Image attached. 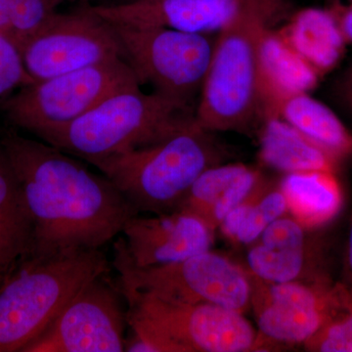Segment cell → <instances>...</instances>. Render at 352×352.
<instances>
[{
    "instance_id": "obj_1",
    "label": "cell",
    "mask_w": 352,
    "mask_h": 352,
    "mask_svg": "<svg viewBox=\"0 0 352 352\" xmlns=\"http://www.w3.org/2000/svg\"><path fill=\"white\" fill-rule=\"evenodd\" d=\"M0 149L34 221L32 256L101 249L138 214L105 175L92 173L54 146L9 127L0 131Z\"/></svg>"
},
{
    "instance_id": "obj_2",
    "label": "cell",
    "mask_w": 352,
    "mask_h": 352,
    "mask_svg": "<svg viewBox=\"0 0 352 352\" xmlns=\"http://www.w3.org/2000/svg\"><path fill=\"white\" fill-rule=\"evenodd\" d=\"M230 152L214 132L194 120L161 142L95 161L138 214L182 208L190 188L208 168L226 163Z\"/></svg>"
},
{
    "instance_id": "obj_3",
    "label": "cell",
    "mask_w": 352,
    "mask_h": 352,
    "mask_svg": "<svg viewBox=\"0 0 352 352\" xmlns=\"http://www.w3.org/2000/svg\"><path fill=\"white\" fill-rule=\"evenodd\" d=\"M109 271L101 249L21 261L0 281V352H22L88 282Z\"/></svg>"
},
{
    "instance_id": "obj_4",
    "label": "cell",
    "mask_w": 352,
    "mask_h": 352,
    "mask_svg": "<svg viewBox=\"0 0 352 352\" xmlns=\"http://www.w3.org/2000/svg\"><path fill=\"white\" fill-rule=\"evenodd\" d=\"M127 352H250L274 349L245 314L217 305L180 303L122 286Z\"/></svg>"
},
{
    "instance_id": "obj_5",
    "label": "cell",
    "mask_w": 352,
    "mask_h": 352,
    "mask_svg": "<svg viewBox=\"0 0 352 352\" xmlns=\"http://www.w3.org/2000/svg\"><path fill=\"white\" fill-rule=\"evenodd\" d=\"M195 112L156 92L129 88L39 138L91 164L161 142L192 124Z\"/></svg>"
},
{
    "instance_id": "obj_6",
    "label": "cell",
    "mask_w": 352,
    "mask_h": 352,
    "mask_svg": "<svg viewBox=\"0 0 352 352\" xmlns=\"http://www.w3.org/2000/svg\"><path fill=\"white\" fill-rule=\"evenodd\" d=\"M284 20L254 15L217 34L196 106L195 122L206 131L256 135L263 122L258 87V51L266 30Z\"/></svg>"
},
{
    "instance_id": "obj_7",
    "label": "cell",
    "mask_w": 352,
    "mask_h": 352,
    "mask_svg": "<svg viewBox=\"0 0 352 352\" xmlns=\"http://www.w3.org/2000/svg\"><path fill=\"white\" fill-rule=\"evenodd\" d=\"M110 25L139 85L196 110L217 34L161 25Z\"/></svg>"
},
{
    "instance_id": "obj_8",
    "label": "cell",
    "mask_w": 352,
    "mask_h": 352,
    "mask_svg": "<svg viewBox=\"0 0 352 352\" xmlns=\"http://www.w3.org/2000/svg\"><path fill=\"white\" fill-rule=\"evenodd\" d=\"M140 87L124 58L38 80L0 103L11 126L41 138L82 117L111 95Z\"/></svg>"
},
{
    "instance_id": "obj_9",
    "label": "cell",
    "mask_w": 352,
    "mask_h": 352,
    "mask_svg": "<svg viewBox=\"0 0 352 352\" xmlns=\"http://www.w3.org/2000/svg\"><path fill=\"white\" fill-rule=\"evenodd\" d=\"M113 266L122 286L168 302L217 305L242 314L251 310L249 271L212 250L179 263L138 268L129 261L120 238L115 243Z\"/></svg>"
},
{
    "instance_id": "obj_10",
    "label": "cell",
    "mask_w": 352,
    "mask_h": 352,
    "mask_svg": "<svg viewBox=\"0 0 352 352\" xmlns=\"http://www.w3.org/2000/svg\"><path fill=\"white\" fill-rule=\"evenodd\" d=\"M249 275L251 310L258 331L274 349L305 346L352 307L351 293L332 279L314 283H271L250 271Z\"/></svg>"
},
{
    "instance_id": "obj_11",
    "label": "cell",
    "mask_w": 352,
    "mask_h": 352,
    "mask_svg": "<svg viewBox=\"0 0 352 352\" xmlns=\"http://www.w3.org/2000/svg\"><path fill=\"white\" fill-rule=\"evenodd\" d=\"M108 273L88 282L22 352L124 351L126 298Z\"/></svg>"
},
{
    "instance_id": "obj_12",
    "label": "cell",
    "mask_w": 352,
    "mask_h": 352,
    "mask_svg": "<svg viewBox=\"0 0 352 352\" xmlns=\"http://www.w3.org/2000/svg\"><path fill=\"white\" fill-rule=\"evenodd\" d=\"M34 82L124 58L112 25L94 11L55 14L21 51Z\"/></svg>"
},
{
    "instance_id": "obj_13",
    "label": "cell",
    "mask_w": 352,
    "mask_h": 352,
    "mask_svg": "<svg viewBox=\"0 0 352 352\" xmlns=\"http://www.w3.org/2000/svg\"><path fill=\"white\" fill-rule=\"evenodd\" d=\"M92 11L110 24L161 25L219 34L250 16L270 15L286 21L295 9L289 0H138Z\"/></svg>"
},
{
    "instance_id": "obj_14",
    "label": "cell",
    "mask_w": 352,
    "mask_h": 352,
    "mask_svg": "<svg viewBox=\"0 0 352 352\" xmlns=\"http://www.w3.org/2000/svg\"><path fill=\"white\" fill-rule=\"evenodd\" d=\"M122 233L131 263L135 267L151 268L210 251L217 231L199 215L179 210L147 217L134 215Z\"/></svg>"
},
{
    "instance_id": "obj_15",
    "label": "cell",
    "mask_w": 352,
    "mask_h": 352,
    "mask_svg": "<svg viewBox=\"0 0 352 352\" xmlns=\"http://www.w3.org/2000/svg\"><path fill=\"white\" fill-rule=\"evenodd\" d=\"M322 80L319 74L292 50L276 28L266 30L258 51V87L263 122L279 117L285 102L310 94Z\"/></svg>"
},
{
    "instance_id": "obj_16",
    "label": "cell",
    "mask_w": 352,
    "mask_h": 352,
    "mask_svg": "<svg viewBox=\"0 0 352 352\" xmlns=\"http://www.w3.org/2000/svg\"><path fill=\"white\" fill-rule=\"evenodd\" d=\"M276 30L285 43L322 78L342 63L349 46L326 8L295 10Z\"/></svg>"
},
{
    "instance_id": "obj_17",
    "label": "cell",
    "mask_w": 352,
    "mask_h": 352,
    "mask_svg": "<svg viewBox=\"0 0 352 352\" xmlns=\"http://www.w3.org/2000/svg\"><path fill=\"white\" fill-rule=\"evenodd\" d=\"M256 138L261 166L282 175L314 170L338 173L344 161L315 144L280 117L264 120Z\"/></svg>"
},
{
    "instance_id": "obj_18",
    "label": "cell",
    "mask_w": 352,
    "mask_h": 352,
    "mask_svg": "<svg viewBox=\"0 0 352 352\" xmlns=\"http://www.w3.org/2000/svg\"><path fill=\"white\" fill-rule=\"evenodd\" d=\"M288 214L310 230L332 221L344 205V191L338 173L305 171L282 175L278 182Z\"/></svg>"
},
{
    "instance_id": "obj_19",
    "label": "cell",
    "mask_w": 352,
    "mask_h": 352,
    "mask_svg": "<svg viewBox=\"0 0 352 352\" xmlns=\"http://www.w3.org/2000/svg\"><path fill=\"white\" fill-rule=\"evenodd\" d=\"M34 226L15 173L0 149V281L34 252Z\"/></svg>"
},
{
    "instance_id": "obj_20",
    "label": "cell",
    "mask_w": 352,
    "mask_h": 352,
    "mask_svg": "<svg viewBox=\"0 0 352 352\" xmlns=\"http://www.w3.org/2000/svg\"><path fill=\"white\" fill-rule=\"evenodd\" d=\"M319 248L312 237L300 244L279 247L254 242L248 249L245 268L254 276L271 283L330 280L321 266Z\"/></svg>"
},
{
    "instance_id": "obj_21",
    "label": "cell",
    "mask_w": 352,
    "mask_h": 352,
    "mask_svg": "<svg viewBox=\"0 0 352 352\" xmlns=\"http://www.w3.org/2000/svg\"><path fill=\"white\" fill-rule=\"evenodd\" d=\"M279 117L326 151L344 161L352 159V132L332 109L310 94L285 102Z\"/></svg>"
},
{
    "instance_id": "obj_22",
    "label": "cell",
    "mask_w": 352,
    "mask_h": 352,
    "mask_svg": "<svg viewBox=\"0 0 352 352\" xmlns=\"http://www.w3.org/2000/svg\"><path fill=\"white\" fill-rule=\"evenodd\" d=\"M287 214L286 199L278 182L267 180L256 193L231 210L219 229L233 244L249 247L258 239L266 227Z\"/></svg>"
},
{
    "instance_id": "obj_23",
    "label": "cell",
    "mask_w": 352,
    "mask_h": 352,
    "mask_svg": "<svg viewBox=\"0 0 352 352\" xmlns=\"http://www.w3.org/2000/svg\"><path fill=\"white\" fill-rule=\"evenodd\" d=\"M248 166L249 164L226 162L208 168L192 185L180 210L205 219L210 207Z\"/></svg>"
},
{
    "instance_id": "obj_24",
    "label": "cell",
    "mask_w": 352,
    "mask_h": 352,
    "mask_svg": "<svg viewBox=\"0 0 352 352\" xmlns=\"http://www.w3.org/2000/svg\"><path fill=\"white\" fill-rule=\"evenodd\" d=\"M57 0H13L8 38L20 51L55 15Z\"/></svg>"
},
{
    "instance_id": "obj_25",
    "label": "cell",
    "mask_w": 352,
    "mask_h": 352,
    "mask_svg": "<svg viewBox=\"0 0 352 352\" xmlns=\"http://www.w3.org/2000/svg\"><path fill=\"white\" fill-rule=\"evenodd\" d=\"M267 180L259 166H248L208 210L205 217L208 226L217 231L226 215L256 193Z\"/></svg>"
},
{
    "instance_id": "obj_26",
    "label": "cell",
    "mask_w": 352,
    "mask_h": 352,
    "mask_svg": "<svg viewBox=\"0 0 352 352\" xmlns=\"http://www.w3.org/2000/svg\"><path fill=\"white\" fill-rule=\"evenodd\" d=\"M34 82L25 69L21 51L10 39L0 34V103L17 88Z\"/></svg>"
},
{
    "instance_id": "obj_27",
    "label": "cell",
    "mask_w": 352,
    "mask_h": 352,
    "mask_svg": "<svg viewBox=\"0 0 352 352\" xmlns=\"http://www.w3.org/2000/svg\"><path fill=\"white\" fill-rule=\"evenodd\" d=\"M303 346L308 351L352 352V307Z\"/></svg>"
},
{
    "instance_id": "obj_28",
    "label": "cell",
    "mask_w": 352,
    "mask_h": 352,
    "mask_svg": "<svg viewBox=\"0 0 352 352\" xmlns=\"http://www.w3.org/2000/svg\"><path fill=\"white\" fill-rule=\"evenodd\" d=\"M325 8L335 20L347 45H352V0H328Z\"/></svg>"
},
{
    "instance_id": "obj_29",
    "label": "cell",
    "mask_w": 352,
    "mask_h": 352,
    "mask_svg": "<svg viewBox=\"0 0 352 352\" xmlns=\"http://www.w3.org/2000/svg\"><path fill=\"white\" fill-rule=\"evenodd\" d=\"M333 97L352 117V58L332 85Z\"/></svg>"
},
{
    "instance_id": "obj_30",
    "label": "cell",
    "mask_w": 352,
    "mask_h": 352,
    "mask_svg": "<svg viewBox=\"0 0 352 352\" xmlns=\"http://www.w3.org/2000/svg\"><path fill=\"white\" fill-rule=\"evenodd\" d=\"M340 283L346 287L352 296V220L349 227V238L346 252H344V268H342V279Z\"/></svg>"
},
{
    "instance_id": "obj_31",
    "label": "cell",
    "mask_w": 352,
    "mask_h": 352,
    "mask_svg": "<svg viewBox=\"0 0 352 352\" xmlns=\"http://www.w3.org/2000/svg\"><path fill=\"white\" fill-rule=\"evenodd\" d=\"M13 0H0V34L8 38L10 29V11Z\"/></svg>"
}]
</instances>
